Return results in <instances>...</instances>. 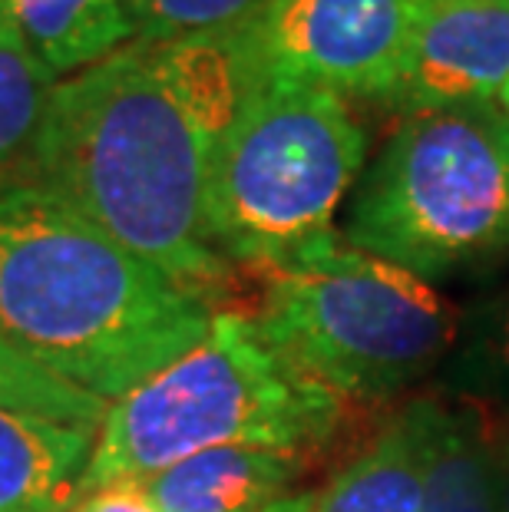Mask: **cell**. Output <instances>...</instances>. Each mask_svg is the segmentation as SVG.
Here are the masks:
<instances>
[{
	"instance_id": "obj_19",
	"label": "cell",
	"mask_w": 509,
	"mask_h": 512,
	"mask_svg": "<svg viewBox=\"0 0 509 512\" xmlns=\"http://www.w3.org/2000/svg\"><path fill=\"white\" fill-rule=\"evenodd\" d=\"M503 413V489H500V512H509V413Z\"/></svg>"
},
{
	"instance_id": "obj_17",
	"label": "cell",
	"mask_w": 509,
	"mask_h": 512,
	"mask_svg": "<svg viewBox=\"0 0 509 512\" xmlns=\"http://www.w3.org/2000/svg\"><path fill=\"white\" fill-rule=\"evenodd\" d=\"M262 4L265 0H123V10L136 37L179 40L229 30Z\"/></svg>"
},
{
	"instance_id": "obj_3",
	"label": "cell",
	"mask_w": 509,
	"mask_h": 512,
	"mask_svg": "<svg viewBox=\"0 0 509 512\" xmlns=\"http://www.w3.org/2000/svg\"><path fill=\"white\" fill-rule=\"evenodd\" d=\"M344 420V397L281 351L255 314L215 311L205 337L110 403L83 496L139 486L219 446L308 456Z\"/></svg>"
},
{
	"instance_id": "obj_7",
	"label": "cell",
	"mask_w": 509,
	"mask_h": 512,
	"mask_svg": "<svg viewBox=\"0 0 509 512\" xmlns=\"http://www.w3.org/2000/svg\"><path fill=\"white\" fill-rule=\"evenodd\" d=\"M420 7L424 0H265L235 24V34L258 80H295L387 103Z\"/></svg>"
},
{
	"instance_id": "obj_12",
	"label": "cell",
	"mask_w": 509,
	"mask_h": 512,
	"mask_svg": "<svg viewBox=\"0 0 509 512\" xmlns=\"http://www.w3.org/2000/svg\"><path fill=\"white\" fill-rule=\"evenodd\" d=\"M433 397L410 400L391 427L314 499V512H420Z\"/></svg>"
},
{
	"instance_id": "obj_15",
	"label": "cell",
	"mask_w": 509,
	"mask_h": 512,
	"mask_svg": "<svg viewBox=\"0 0 509 512\" xmlns=\"http://www.w3.org/2000/svg\"><path fill=\"white\" fill-rule=\"evenodd\" d=\"M57 83L14 27L0 20V172L27 156Z\"/></svg>"
},
{
	"instance_id": "obj_8",
	"label": "cell",
	"mask_w": 509,
	"mask_h": 512,
	"mask_svg": "<svg viewBox=\"0 0 509 512\" xmlns=\"http://www.w3.org/2000/svg\"><path fill=\"white\" fill-rule=\"evenodd\" d=\"M509 83V0H424L391 106L407 116L500 100Z\"/></svg>"
},
{
	"instance_id": "obj_20",
	"label": "cell",
	"mask_w": 509,
	"mask_h": 512,
	"mask_svg": "<svg viewBox=\"0 0 509 512\" xmlns=\"http://www.w3.org/2000/svg\"><path fill=\"white\" fill-rule=\"evenodd\" d=\"M314 499L318 493H301V496H285L268 509V512H314Z\"/></svg>"
},
{
	"instance_id": "obj_9",
	"label": "cell",
	"mask_w": 509,
	"mask_h": 512,
	"mask_svg": "<svg viewBox=\"0 0 509 512\" xmlns=\"http://www.w3.org/2000/svg\"><path fill=\"white\" fill-rule=\"evenodd\" d=\"M100 430L0 407V512H73Z\"/></svg>"
},
{
	"instance_id": "obj_1",
	"label": "cell",
	"mask_w": 509,
	"mask_h": 512,
	"mask_svg": "<svg viewBox=\"0 0 509 512\" xmlns=\"http://www.w3.org/2000/svg\"><path fill=\"white\" fill-rule=\"evenodd\" d=\"M255 83L235 27L133 37L57 83L17 166L133 255L215 298L232 265L205 222L209 172Z\"/></svg>"
},
{
	"instance_id": "obj_14",
	"label": "cell",
	"mask_w": 509,
	"mask_h": 512,
	"mask_svg": "<svg viewBox=\"0 0 509 512\" xmlns=\"http://www.w3.org/2000/svg\"><path fill=\"white\" fill-rule=\"evenodd\" d=\"M443 370V394L509 413V285L460 318L457 344Z\"/></svg>"
},
{
	"instance_id": "obj_21",
	"label": "cell",
	"mask_w": 509,
	"mask_h": 512,
	"mask_svg": "<svg viewBox=\"0 0 509 512\" xmlns=\"http://www.w3.org/2000/svg\"><path fill=\"white\" fill-rule=\"evenodd\" d=\"M500 106H503V110L509 113V83L503 86V93H500Z\"/></svg>"
},
{
	"instance_id": "obj_11",
	"label": "cell",
	"mask_w": 509,
	"mask_h": 512,
	"mask_svg": "<svg viewBox=\"0 0 509 512\" xmlns=\"http://www.w3.org/2000/svg\"><path fill=\"white\" fill-rule=\"evenodd\" d=\"M305 456L265 446H219L172 463L139 489L156 512H268L291 496Z\"/></svg>"
},
{
	"instance_id": "obj_6",
	"label": "cell",
	"mask_w": 509,
	"mask_h": 512,
	"mask_svg": "<svg viewBox=\"0 0 509 512\" xmlns=\"http://www.w3.org/2000/svg\"><path fill=\"white\" fill-rule=\"evenodd\" d=\"M255 318L344 400L400 394L447 364L460 334V314L430 281L338 232L265 271Z\"/></svg>"
},
{
	"instance_id": "obj_13",
	"label": "cell",
	"mask_w": 509,
	"mask_h": 512,
	"mask_svg": "<svg viewBox=\"0 0 509 512\" xmlns=\"http://www.w3.org/2000/svg\"><path fill=\"white\" fill-rule=\"evenodd\" d=\"M0 20L57 80L77 76L136 37L123 0H0Z\"/></svg>"
},
{
	"instance_id": "obj_10",
	"label": "cell",
	"mask_w": 509,
	"mask_h": 512,
	"mask_svg": "<svg viewBox=\"0 0 509 512\" xmlns=\"http://www.w3.org/2000/svg\"><path fill=\"white\" fill-rule=\"evenodd\" d=\"M503 413L463 397H433L420 512H500Z\"/></svg>"
},
{
	"instance_id": "obj_16",
	"label": "cell",
	"mask_w": 509,
	"mask_h": 512,
	"mask_svg": "<svg viewBox=\"0 0 509 512\" xmlns=\"http://www.w3.org/2000/svg\"><path fill=\"white\" fill-rule=\"evenodd\" d=\"M0 407L100 430L110 403L53 377L0 331Z\"/></svg>"
},
{
	"instance_id": "obj_2",
	"label": "cell",
	"mask_w": 509,
	"mask_h": 512,
	"mask_svg": "<svg viewBox=\"0 0 509 512\" xmlns=\"http://www.w3.org/2000/svg\"><path fill=\"white\" fill-rule=\"evenodd\" d=\"M212 318V294L20 169L0 172V331L53 377L113 403L196 347Z\"/></svg>"
},
{
	"instance_id": "obj_18",
	"label": "cell",
	"mask_w": 509,
	"mask_h": 512,
	"mask_svg": "<svg viewBox=\"0 0 509 512\" xmlns=\"http://www.w3.org/2000/svg\"><path fill=\"white\" fill-rule=\"evenodd\" d=\"M73 512H156L146 493L139 486H113L103 493L83 496V503Z\"/></svg>"
},
{
	"instance_id": "obj_5",
	"label": "cell",
	"mask_w": 509,
	"mask_h": 512,
	"mask_svg": "<svg viewBox=\"0 0 509 512\" xmlns=\"http://www.w3.org/2000/svg\"><path fill=\"white\" fill-rule=\"evenodd\" d=\"M344 238L424 281L509 261V113H417L354 192Z\"/></svg>"
},
{
	"instance_id": "obj_4",
	"label": "cell",
	"mask_w": 509,
	"mask_h": 512,
	"mask_svg": "<svg viewBox=\"0 0 509 512\" xmlns=\"http://www.w3.org/2000/svg\"><path fill=\"white\" fill-rule=\"evenodd\" d=\"M364 156V126L344 96L262 76L212 159V248L232 268L268 271L298 258L334 235Z\"/></svg>"
}]
</instances>
